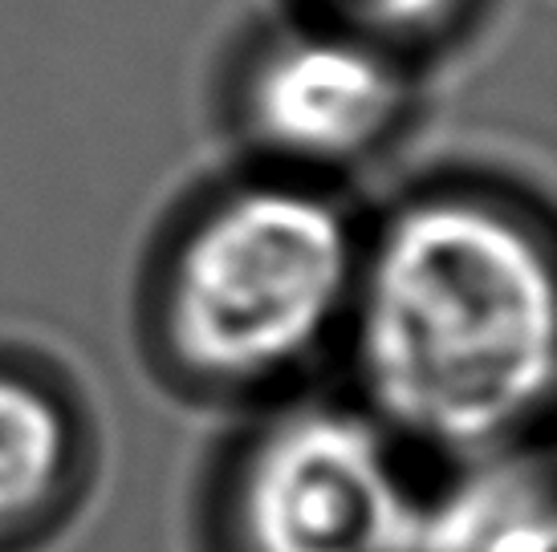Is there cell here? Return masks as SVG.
Returning <instances> with one entry per match:
<instances>
[{"instance_id":"cell-1","label":"cell","mask_w":557,"mask_h":552,"mask_svg":"<svg viewBox=\"0 0 557 552\" xmlns=\"http://www.w3.org/2000/svg\"><path fill=\"white\" fill-rule=\"evenodd\" d=\"M350 399L416 460L509 455L554 406V236L525 196L435 179L362 228L342 329Z\"/></svg>"},{"instance_id":"cell-2","label":"cell","mask_w":557,"mask_h":552,"mask_svg":"<svg viewBox=\"0 0 557 552\" xmlns=\"http://www.w3.org/2000/svg\"><path fill=\"white\" fill-rule=\"evenodd\" d=\"M362 228L330 184L252 167L203 191L159 244L143 341L171 386L273 402L342 346Z\"/></svg>"},{"instance_id":"cell-3","label":"cell","mask_w":557,"mask_h":552,"mask_svg":"<svg viewBox=\"0 0 557 552\" xmlns=\"http://www.w3.org/2000/svg\"><path fill=\"white\" fill-rule=\"evenodd\" d=\"M416 455L355 399H273L212 472L208 552H419Z\"/></svg>"},{"instance_id":"cell-4","label":"cell","mask_w":557,"mask_h":552,"mask_svg":"<svg viewBox=\"0 0 557 552\" xmlns=\"http://www.w3.org/2000/svg\"><path fill=\"white\" fill-rule=\"evenodd\" d=\"M416 110V58L318 16L248 41L228 77L233 130L257 167L330 184L395 147Z\"/></svg>"},{"instance_id":"cell-5","label":"cell","mask_w":557,"mask_h":552,"mask_svg":"<svg viewBox=\"0 0 557 552\" xmlns=\"http://www.w3.org/2000/svg\"><path fill=\"white\" fill-rule=\"evenodd\" d=\"M90 479V430L58 378L0 357V552L46 540Z\"/></svg>"},{"instance_id":"cell-6","label":"cell","mask_w":557,"mask_h":552,"mask_svg":"<svg viewBox=\"0 0 557 552\" xmlns=\"http://www.w3.org/2000/svg\"><path fill=\"white\" fill-rule=\"evenodd\" d=\"M529 455L451 467V484L428 491L419 552H554L549 472Z\"/></svg>"},{"instance_id":"cell-7","label":"cell","mask_w":557,"mask_h":552,"mask_svg":"<svg viewBox=\"0 0 557 552\" xmlns=\"http://www.w3.org/2000/svg\"><path fill=\"white\" fill-rule=\"evenodd\" d=\"M301 13L355 29L371 41L423 58L428 49L451 41L476 13V0H297Z\"/></svg>"}]
</instances>
